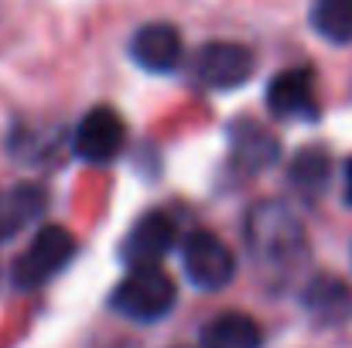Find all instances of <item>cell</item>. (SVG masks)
<instances>
[{
	"mask_svg": "<svg viewBox=\"0 0 352 348\" xmlns=\"http://www.w3.org/2000/svg\"><path fill=\"white\" fill-rule=\"evenodd\" d=\"M246 253L260 273L274 280H287L308 259V232L305 222L284 202H256L246 212Z\"/></svg>",
	"mask_w": 352,
	"mask_h": 348,
	"instance_id": "6da1fadb",
	"label": "cell"
},
{
	"mask_svg": "<svg viewBox=\"0 0 352 348\" xmlns=\"http://www.w3.org/2000/svg\"><path fill=\"white\" fill-rule=\"evenodd\" d=\"M178 301L175 280L154 263V266H133L110 294V308L126 321L151 325L161 321Z\"/></svg>",
	"mask_w": 352,
	"mask_h": 348,
	"instance_id": "7a4b0ae2",
	"label": "cell"
},
{
	"mask_svg": "<svg viewBox=\"0 0 352 348\" xmlns=\"http://www.w3.org/2000/svg\"><path fill=\"white\" fill-rule=\"evenodd\" d=\"M72 256H76V235L65 226H45L31 239V246L14 259L10 280L17 290H38L48 280H55Z\"/></svg>",
	"mask_w": 352,
	"mask_h": 348,
	"instance_id": "3957f363",
	"label": "cell"
},
{
	"mask_svg": "<svg viewBox=\"0 0 352 348\" xmlns=\"http://www.w3.org/2000/svg\"><path fill=\"white\" fill-rule=\"evenodd\" d=\"M182 266L185 277L199 290H219L236 277V256L233 249L216 235V232L195 229L182 242Z\"/></svg>",
	"mask_w": 352,
	"mask_h": 348,
	"instance_id": "277c9868",
	"label": "cell"
},
{
	"mask_svg": "<svg viewBox=\"0 0 352 348\" xmlns=\"http://www.w3.org/2000/svg\"><path fill=\"white\" fill-rule=\"evenodd\" d=\"M267 106L277 119H294V123H315L322 116L318 103V86L311 69H284L270 79L267 86Z\"/></svg>",
	"mask_w": 352,
	"mask_h": 348,
	"instance_id": "5b68a950",
	"label": "cell"
},
{
	"mask_svg": "<svg viewBox=\"0 0 352 348\" xmlns=\"http://www.w3.org/2000/svg\"><path fill=\"white\" fill-rule=\"evenodd\" d=\"M126 143V123L110 106H93L72 133V150L86 164H110Z\"/></svg>",
	"mask_w": 352,
	"mask_h": 348,
	"instance_id": "8992f818",
	"label": "cell"
},
{
	"mask_svg": "<svg viewBox=\"0 0 352 348\" xmlns=\"http://www.w3.org/2000/svg\"><path fill=\"white\" fill-rule=\"evenodd\" d=\"M256 69V58L250 48L236 45V41H212L195 55V79L206 89H239L243 82H250Z\"/></svg>",
	"mask_w": 352,
	"mask_h": 348,
	"instance_id": "52a82bcc",
	"label": "cell"
},
{
	"mask_svg": "<svg viewBox=\"0 0 352 348\" xmlns=\"http://www.w3.org/2000/svg\"><path fill=\"white\" fill-rule=\"evenodd\" d=\"M178 242V229L171 222V216L164 212H144L130 232L123 235V246H120V259L130 263V266H154L161 263V256Z\"/></svg>",
	"mask_w": 352,
	"mask_h": 348,
	"instance_id": "ba28073f",
	"label": "cell"
},
{
	"mask_svg": "<svg viewBox=\"0 0 352 348\" xmlns=\"http://www.w3.org/2000/svg\"><path fill=\"white\" fill-rule=\"evenodd\" d=\"M301 308L318 328H342L352 321V287L342 277L318 273L305 283Z\"/></svg>",
	"mask_w": 352,
	"mask_h": 348,
	"instance_id": "9c48e42d",
	"label": "cell"
},
{
	"mask_svg": "<svg viewBox=\"0 0 352 348\" xmlns=\"http://www.w3.org/2000/svg\"><path fill=\"white\" fill-rule=\"evenodd\" d=\"M130 58L144 72H154V76L175 72L178 62H182V34H178V27L164 24V21H151V24L137 27L133 38H130Z\"/></svg>",
	"mask_w": 352,
	"mask_h": 348,
	"instance_id": "30bf717a",
	"label": "cell"
},
{
	"mask_svg": "<svg viewBox=\"0 0 352 348\" xmlns=\"http://www.w3.org/2000/svg\"><path fill=\"white\" fill-rule=\"evenodd\" d=\"M45 209H48V192L34 181L0 188V242L21 235V229H28L45 216Z\"/></svg>",
	"mask_w": 352,
	"mask_h": 348,
	"instance_id": "8fae6325",
	"label": "cell"
},
{
	"mask_svg": "<svg viewBox=\"0 0 352 348\" xmlns=\"http://www.w3.org/2000/svg\"><path fill=\"white\" fill-rule=\"evenodd\" d=\"M230 150H233L236 164H239L243 171H250V174L270 167V164L280 157L277 137H274L263 123H256V119H250V116H239V119L230 123Z\"/></svg>",
	"mask_w": 352,
	"mask_h": 348,
	"instance_id": "7c38bea8",
	"label": "cell"
},
{
	"mask_svg": "<svg viewBox=\"0 0 352 348\" xmlns=\"http://www.w3.org/2000/svg\"><path fill=\"white\" fill-rule=\"evenodd\" d=\"M199 342H202V348H260L263 332L250 314L223 311V314H216L202 325Z\"/></svg>",
	"mask_w": 352,
	"mask_h": 348,
	"instance_id": "4fadbf2b",
	"label": "cell"
},
{
	"mask_svg": "<svg viewBox=\"0 0 352 348\" xmlns=\"http://www.w3.org/2000/svg\"><path fill=\"white\" fill-rule=\"evenodd\" d=\"M329 171H332L329 154L322 147H305V150L294 154V161L287 167V178L305 198H318L329 185Z\"/></svg>",
	"mask_w": 352,
	"mask_h": 348,
	"instance_id": "5bb4252c",
	"label": "cell"
},
{
	"mask_svg": "<svg viewBox=\"0 0 352 348\" xmlns=\"http://www.w3.org/2000/svg\"><path fill=\"white\" fill-rule=\"evenodd\" d=\"M311 27L332 45L352 41V0H315L311 3Z\"/></svg>",
	"mask_w": 352,
	"mask_h": 348,
	"instance_id": "9a60e30c",
	"label": "cell"
},
{
	"mask_svg": "<svg viewBox=\"0 0 352 348\" xmlns=\"http://www.w3.org/2000/svg\"><path fill=\"white\" fill-rule=\"evenodd\" d=\"M10 154L21 164H48V157H55V137L34 133V130H14L10 133Z\"/></svg>",
	"mask_w": 352,
	"mask_h": 348,
	"instance_id": "2e32d148",
	"label": "cell"
},
{
	"mask_svg": "<svg viewBox=\"0 0 352 348\" xmlns=\"http://www.w3.org/2000/svg\"><path fill=\"white\" fill-rule=\"evenodd\" d=\"M346 205H352V157L346 161Z\"/></svg>",
	"mask_w": 352,
	"mask_h": 348,
	"instance_id": "e0dca14e",
	"label": "cell"
}]
</instances>
